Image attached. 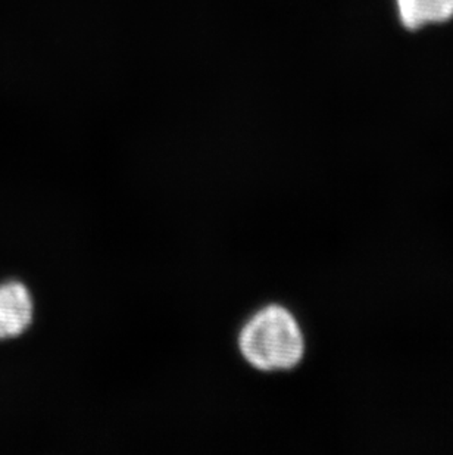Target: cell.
I'll return each mask as SVG.
<instances>
[{"instance_id":"cell-1","label":"cell","mask_w":453,"mask_h":455,"mask_svg":"<svg viewBox=\"0 0 453 455\" xmlns=\"http://www.w3.org/2000/svg\"><path fill=\"white\" fill-rule=\"evenodd\" d=\"M239 348L244 360L259 371L290 370L304 358V333L289 309L268 305L244 324Z\"/></svg>"},{"instance_id":"cell-2","label":"cell","mask_w":453,"mask_h":455,"mask_svg":"<svg viewBox=\"0 0 453 455\" xmlns=\"http://www.w3.org/2000/svg\"><path fill=\"white\" fill-rule=\"evenodd\" d=\"M35 318V302L26 284H0V340L24 335Z\"/></svg>"},{"instance_id":"cell-3","label":"cell","mask_w":453,"mask_h":455,"mask_svg":"<svg viewBox=\"0 0 453 455\" xmlns=\"http://www.w3.org/2000/svg\"><path fill=\"white\" fill-rule=\"evenodd\" d=\"M399 18L408 30L441 24L453 18V0H396Z\"/></svg>"}]
</instances>
